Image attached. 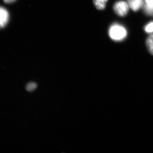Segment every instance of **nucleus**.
I'll return each mask as SVG.
<instances>
[{
	"instance_id": "obj_5",
	"label": "nucleus",
	"mask_w": 153,
	"mask_h": 153,
	"mask_svg": "<svg viewBox=\"0 0 153 153\" xmlns=\"http://www.w3.org/2000/svg\"><path fill=\"white\" fill-rule=\"evenodd\" d=\"M143 10L145 13L149 16H153V0H144Z\"/></svg>"
},
{
	"instance_id": "obj_6",
	"label": "nucleus",
	"mask_w": 153,
	"mask_h": 153,
	"mask_svg": "<svg viewBox=\"0 0 153 153\" xmlns=\"http://www.w3.org/2000/svg\"><path fill=\"white\" fill-rule=\"evenodd\" d=\"M108 0H93L95 7L98 10H103L105 8Z\"/></svg>"
},
{
	"instance_id": "obj_2",
	"label": "nucleus",
	"mask_w": 153,
	"mask_h": 153,
	"mask_svg": "<svg viewBox=\"0 0 153 153\" xmlns=\"http://www.w3.org/2000/svg\"><path fill=\"white\" fill-rule=\"evenodd\" d=\"M129 7L128 3L124 1H119L115 3L113 6V10L118 16L124 17L128 13Z\"/></svg>"
},
{
	"instance_id": "obj_9",
	"label": "nucleus",
	"mask_w": 153,
	"mask_h": 153,
	"mask_svg": "<svg viewBox=\"0 0 153 153\" xmlns=\"http://www.w3.org/2000/svg\"><path fill=\"white\" fill-rule=\"evenodd\" d=\"M144 30L147 33H153V22H149L144 27Z\"/></svg>"
},
{
	"instance_id": "obj_8",
	"label": "nucleus",
	"mask_w": 153,
	"mask_h": 153,
	"mask_svg": "<svg viewBox=\"0 0 153 153\" xmlns=\"http://www.w3.org/2000/svg\"><path fill=\"white\" fill-rule=\"evenodd\" d=\"M37 84L36 82H30L27 83L26 85V89L27 91L32 92V91H34L37 88Z\"/></svg>"
},
{
	"instance_id": "obj_10",
	"label": "nucleus",
	"mask_w": 153,
	"mask_h": 153,
	"mask_svg": "<svg viewBox=\"0 0 153 153\" xmlns=\"http://www.w3.org/2000/svg\"><path fill=\"white\" fill-rule=\"evenodd\" d=\"M4 1L7 3H11L13 2L16 0H4Z\"/></svg>"
},
{
	"instance_id": "obj_7",
	"label": "nucleus",
	"mask_w": 153,
	"mask_h": 153,
	"mask_svg": "<svg viewBox=\"0 0 153 153\" xmlns=\"http://www.w3.org/2000/svg\"><path fill=\"white\" fill-rule=\"evenodd\" d=\"M146 45L148 51L151 54L153 55V34L149 35L146 41Z\"/></svg>"
},
{
	"instance_id": "obj_3",
	"label": "nucleus",
	"mask_w": 153,
	"mask_h": 153,
	"mask_svg": "<svg viewBox=\"0 0 153 153\" xmlns=\"http://www.w3.org/2000/svg\"><path fill=\"white\" fill-rule=\"evenodd\" d=\"M9 20L8 12L4 8L0 7V28L5 27Z\"/></svg>"
},
{
	"instance_id": "obj_1",
	"label": "nucleus",
	"mask_w": 153,
	"mask_h": 153,
	"mask_svg": "<svg viewBox=\"0 0 153 153\" xmlns=\"http://www.w3.org/2000/svg\"><path fill=\"white\" fill-rule=\"evenodd\" d=\"M108 35L113 41H121L125 39L127 36V32L123 26L114 23L110 27Z\"/></svg>"
},
{
	"instance_id": "obj_4",
	"label": "nucleus",
	"mask_w": 153,
	"mask_h": 153,
	"mask_svg": "<svg viewBox=\"0 0 153 153\" xmlns=\"http://www.w3.org/2000/svg\"><path fill=\"white\" fill-rule=\"evenodd\" d=\"M129 7L133 11L137 12L143 6V0H127Z\"/></svg>"
}]
</instances>
